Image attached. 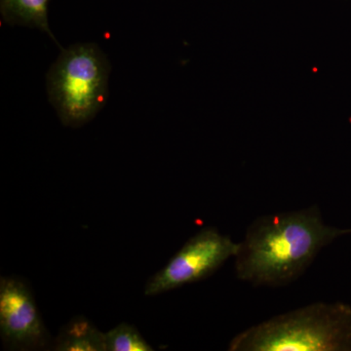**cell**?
Here are the masks:
<instances>
[{"instance_id":"6da1fadb","label":"cell","mask_w":351,"mask_h":351,"mask_svg":"<svg viewBox=\"0 0 351 351\" xmlns=\"http://www.w3.org/2000/svg\"><path fill=\"white\" fill-rule=\"evenodd\" d=\"M348 234L351 228L327 225L317 206L258 217L239 242L235 274L254 286L287 285L308 269L322 249Z\"/></svg>"},{"instance_id":"7a4b0ae2","label":"cell","mask_w":351,"mask_h":351,"mask_svg":"<svg viewBox=\"0 0 351 351\" xmlns=\"http://www.w3.org/2000/svg\"><path fill=\"white\" fill-rule=\"evenodd\" d=\"M230 351H351V306L314 302L239 332Z\"/></svg>"},{"instance_id":"3957f363","label":"cell","mask_w":351,"mask_h":351,"mask_svg":"<svg viewBox=\"0 0 351 351\" xmlns=\"http://www.w3.org/2000/svg\"><path fill=\"white\" fill-rule=\"evenodd\" d=\"M110 63L94 43L62 51L47 73V93L64 126L80 128L106 105Z\"/></svg>"},{"instance_id":"277c9868","label":"cell","mask_w":351,"mask_h":351,"mask_svg":"<svg viewBox=\"0 0 351 351\" xmlns=\"http://www.w3.org/2000/svg\"><path fill=\"white\" fill-rule=\"evenodd\" d=\"M239 243L218 230L207 228L191 237L167 265L149 279L145 295H156L203 280L234 258Z\"/></svg>"},{"instance_id":"5b68a950","label":"cell","mask_w":351,"mask_h":351,"mask_svg":"<svg viewBox=\"0 0 351 351\" xmlns=\"http://www.w3.org/2000/svg\"><path fill=\"white\" fill-rule=\"evenodd\" d=\"M0 334L4 343L16 350H40L50 343L31 290L16 277L0 280Z\"/></svg>"},{"instance_id":"8992f818","label":"cell","mask_w":351,"mask_h":351,"mask_svg":"<svg viewBox=\"0 0 351 351\" xmlns=\"http://www.w3.org/2000/svg\"><path fill=\"white\" fill-rule=\"evenodd\" d=\"M52 346L57 351H106L105 332L87 318L75 316L62 328Z\"/></svg>"},{"instance_id":"52a82bcc","label":"cell","mask_w":351,"mask_h":351,"mask_svg":"<svg viewBox=\"0 0 351 351\" xmlns=\"http://www.w3.org/2000/svg\"><path fill=\"white\" fill-rule=\"evenodd\" d=\"M50 0H0V12L7 24L36 27L50 36L55 43L48 22Z\"/></svg>"},{"instance_id":"ba28073f","label":"cell","mask_w":351,"mask_h":351,"mask_svg":"<svg viewBox=\"0 0 351 351\" xmlns=\"http://www.w3.org/2000/svg\"><path fill=\"white\" fill-rule=\"evenodd\" d=\"M106 351H152L154 348L141 335L137 328L127 323L105 332Z\"/></svg>"}]
</instances>
